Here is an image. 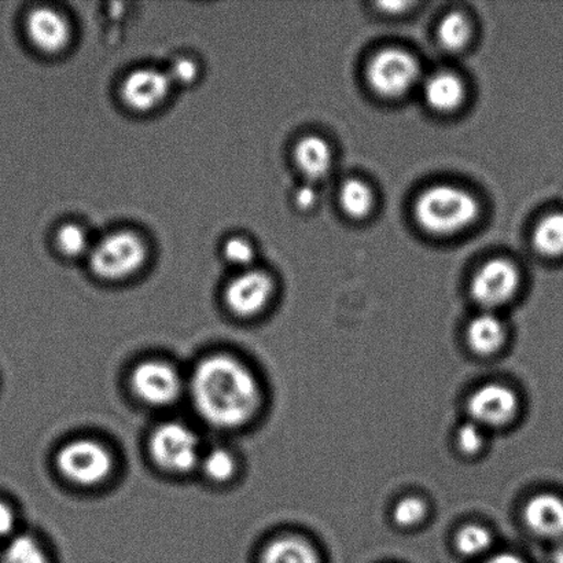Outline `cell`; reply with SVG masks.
Segmentation results:
<instances>
[{
    "label": "cell",
    "instance_id": "obj_24",
    "mask_svg": "<svg viewBox=\"0 0 563 563\" xmlns=\"http://www.w3.org/2000/svg\"><path fill=\"white\" fill-rule=\"evenodd\" d=\"M455 544L462 555L478 556L487 553L493 544V537L487 528L467 526L457 532Z\"/></svg>",
    "mask_w": 563,
    "mask_h": 563
},
{
    "label": "cell",
    "instance_id": "obj_29",
    "mask_svg": "<svg viewBox=\"0 0 563 563\" xmlns=\"http://www.w3.org/2000/svg\"><path fill=\"white\" fill-rule=\"evenodd\" d=\"M15 528L14 511L9 505L0 501V539L13 538Z\"/></svg>",
    "mask_w": 563,
    "mask_h": 563
},
{
    "label": "cell",
    "instance_id": "obj_2",
    "mask_svg": "<svg viewBox=\"0 0 563 563\" xmlns=\"http://www.w3.org/2000/svg\"><path fill=\"white\" fill-rule=\"evenodd\" d=\"M419 225L434 235L460 233L476 222L479 206L476 197L455 186H434L418 197L413 208Z\"/></svg>",
    "mask_w": 563,
    "mask_h": 563
},
{
    "label": "cell",
    "instance_id": "obj_10",
    "mask_svg": "<svg viewBox=\"0 0 563 563\" xmlns=\"http://www.w3.org/2000/svg\"><path fill=\"white\" fill-rule=\"evenodd\" d=\"M167 71L156 68L132 70L120 87L121 101L137 113L153 112L167 101L173 90Z\"/></svg>",
    "mask_w": 563,
    "mask_h": 563
},
{
    "label": "cell",
    "instance_id": "obj_30",
    "mask_svg": "<svg viewBox=\"0 0 563 563\" xmlns=\"http://www.w3.org/2000/svg\"><path fill=\"white\" fill-rule=\"evenodd\" d=\"M318 196L311 186H302L297 190L295 201L300 209H311L317 203Z\"/></svg>",
    "mask_w": 563,
    "mask_h": 563
},
{
    "label": "cell",
    "instance_id": "obj_33",
    "mask_svg": "<svg viewBox=\"0 0 563 563\" xmlns=\"http://www.w3.org/2000/svg\"><path fill=\"white\" fill-rule=\"evenodd\" d=\"M553 563H563V540L556 545L553 554Z\"/></svg>",
    "mask_w": 563,
    "mask_h": 563
},
{
    "label": "cell",
    "instance_id": "obj_1",
    "mask_svg": "<svg viewBox=\"0 0 563 563\" xmlns=\"http://www.w3.org/2000/svg\"><path fill=\"white\" fill-rule=\"evenodd\" d=\"M189 388L198 416L214 429L245 427L261 407V386L255 375L228 355L208 356L198 363Z\"/></svg>",
    "mask_w": 563,
    "mask_h": 563
},
{
    "label": "cell",
    "instance_id": "obj_25",
    "mask_svg": "<svg viewBox=\"0 0 563 563\" xmlns=\"http://www.w3.org/2000/svg\"><path fill=\"white\" fill-rule=\"evenodd\" d=\"M223 257L224 261L231 264V266L250 269L256 258L255 245L244 236H231L223 245Z\"/></svg>",
    "mask_w": 563,
    "mask_h": 563
},
{
    "label": "cell",
    "instance_id": "obj_15",
    "mask_svg": "<svg viewBox=\"0 0 563 563\" xmlns=\"http://www.w3.org/2000/svg\"><path fill=\"white\" fill-rule=\"evenodd\" d=\"M507 330L496 314L484 312L474 318L467 328V342L478 355H493L505 345Z\"/></svg>",
    "mask_w": 563,
    "mask_h": 563
},
{
    "label": "cell",
    "instance_id": "obj_8",
    "mask_svg": "<svg viewBox=\"0 0 563 563\" xmlns=\"http://www.w3.org/2000/svg\"><path fill=\"white\" fill-rule=\"evenodd\" d=\"M275 290L272 275L262 269H245L224 289V302L235 317L252 318L266 309Z\"/></svg>",
    "mask_w": 563,
    "mask_h": 563
},
{
    "label": "cell",
    "instance_id": "obj_13",
    "mask_svg": "<svg viewBox=\"0 0 563 563\" xmlns=\"http://www.w3.org/2000/svg\"><path fill=\"white\" fill-rule=\"evenodd\" d=\"M523 520L538 537L563 540V499L554 494H540L528 501Z\"/></svg>",
    "mask_w": 563,
    "mask_h": 563
},
{
    "label": "cell",
    "instance_id": "obj_28",
    "mask_svg": "<svg viewBox=\"0 0 563 563\" xmlns=\"http://www.w3.org/2000/svg\"><path fill=\"white\" fill-rule=\"evenodd\" d=\"M457 445L467 455L477 454L485 445V429L474 422H467L457 430Z\"/></svg>",
    "mask_w": 563,
    "mask_h": 563
},
{
    "label": "cell",
    "instance_id": "obj_26",
    "mask_svg": "<svg viewBox=\"0 0 563 563\" xmlns=\"http://www.w3.org/2000/svg\"><path fill=\"white\" fill-rule=\"evenodd\" d=\"M428 515L427 504L416 496H408L396 505L394 520L401 528H412L421 523Z\"/></svg>",
    "mask_w": 563,
    "mask_h": 563
},
{
    "label": "cell",
    "instance_id": "obj_17",
    "mask_svg": "<svg viewBox=\"0 0 563 563\" xmlns=\"http://www.w3.org/2000/svg\"><path fill=\"white\" fill-rule=\"evenodd\" d=\"M532 244L540 255L549 258L563 257V212L545 214L534 225Z\"/></svg>",
    "mask_w": 563,
    "mask_h": 563
},
{
    "label": "cell",
    "instance_id": "obj_32",
    "mask_svg": "<svg viewBox=\"0 0 563 563\" xmlns=\"http://www.w3.org/2000/svg\"><path fill=\"white\" fill-rule=\"evenodd\" d=\"M379 5H380V8H383L386 11H391V9H395V10H397V13H399L400 9H406L410 4L400 2V3H383Z\"/></svg>",
    "mask_w": 563,
    "mask_h": 563
},
{
    "label": "cell",
    "instance_id": "obj_12",
    "mask_svg": "<svg viewBox=\"0 0 563 563\" xmlns=\"http://www.w3.org/2000/svg\"><path fill=\"white\" fill-rule=\"evenodd\" d=\"M26 36L38 52L48 55L63 53L69 46L71 30L68 19L53 8H36L25 20Z\"/></svg>",
    "mask_w": 563,
    "mask_h": 563
},
{
    "label": "cell",
    "instance_id": "obj_7",
    "mask_svg": "<svg viewBox=\"0 0 563 563\" xmlns=\"http://www.w3.org/2000/svg\"><path fill=\"white\" fill-rule=\"evenodd\" d=\"M131 389L147 406L168 407L179 399L184 383L170 364L146 361L137 364L132 372Z\"/></svg>",
    "mask_w": 563,
    "mask_h": 563
},
{
    "label": "cell",
    "instance_id": "obj_11",
    "mask_svg": "<svg viewBox=\"0 0 563 563\" xmlns=\"http://www.w3.org/2000/svg\"><path fill=\"white\" fill-rule=\"evenodd\" d=\"M518 408L515 390L500 384L484 385L467 400L472 422L484 429L506 427L516 418Z\"/></svg>",
    "mask_w": 563,
    "mask_h": 563
},
{
    "label": "cell",
    "instance_id": "obj_19",
    "mask_svg": "<svg viewBox=\"0 0 563 563\" xmlns=\"http://www.w3.org/2000/svg\"><path fill=\"white\" fill-rule=\"evenodd\" d=\"M340 201L347 217L363 219L373 211V190L362 180L350 179L341 187Z\"/></svg>",
    "mask_w": 563,
    "mask_h": 563
},
{
    "label": "cell",
    "instance_id": "obj_20",
    "mask_svg": "<svg viewBox=\"0 0 563 563\" xmlns=\"http://www.w3.org/2000/svg\"><path fill=\"white\" fill-rule=\"evenodd\" d=\"M55 247L68 258L88 256L92 250L90 234L79 223H65L55 233Z\"/></svg>",
    "mask_w": 563,
    "mask_h": 563
},
{
    "label": "cell",
    "instance_id": "obj_16",
    "mask_svg": "<svg viewBox=\"0 0 563 563\" xmlns=\"http://www.w3.org/2000/svg\"><path fill=\"white\" fill-rule=\"evenodd\" d=\"M295 162L308 179L318 180L329 173L333 154L322 137L309 135L302 137L295 147Z\"/></svg>",
    "mask_w": 563,
    "mask_h": 563
},
{
    "label": "cell",
    "instance_id": "obj_3",
    "mask_svg": "<svg viewBox=\"0 0 563 563\" xmlns=\"http://www.w3.org/2000/svg\"><path fill=\"white\" fill-rule=\"evenodd\" d=\"M147 256L145 240L132 230H118L102 236L88 255L92 273L104 280L134 277L145 266Z\"/></svg>",
    "mask_w": 563,
    "mask_h": 563
},
{
    "label": "cell",
    "instance_id": "obj_27",
    "mask_svg": "<svg viewBox=\"0 0 563 563\" xmlns=\"http://www.w3.org/2000/svg\"><path fill=\"white\" fill-rule=\"evenodd\" d=\"M200 65L191 57H178L170 63L167 75L173 86L189 87L200 77Z\"/></svg>",
    "mask_w": 563,
    "mask_h": 563
},
{
    "label": "cell",
    "instance_id": "obj_9",
    "mask_svg": "<svg viewBox=\"0 0 563 563\" xmlns=\"http://www.w3.org/2000/svg\"><path fill=\"white\" fill-rule=\"evenodd\" d=\"M520 289V273L506 258H494L478 269L472 282V296L479 306L494 309L505 306Z\"/></svg>",
    "mask_w": 563,
    "mask_h": 563
},
{
    "label": "cell",
    "instance_id": "obj_6",
    "mask_svg": "<svg viewBox=\"0 0 563 563\" xmlns=\"http://www.w3.org/2000/svg\"><path fill=\"white\" fill-rule=\"evenodd\" d=\"M418 60L400 48H385L374 55L367 68L373 90L384 98H399L411 90L419 79Z\"/></svg>",
    "mask_w": 563,
    "mask_h": 563
},
{
    "label": "cell",
    "instance_id": "obj_23",
    "mask_svg": "<svg viewBox=\"0 0 563 563\" xmlns=\"http://www.w3.org/2000/svg\"><path fill=\"white\" fill-rule=\"evenodd\" d=\"M203 476L213 483H225L233 478L236 468L235 457L229 450L212 449L201 456L200 465Z\"/></svg>",
    "mask_w": 563,
    "mask_h": 563
},
{
    "label": "cell",
    "instance_id": "obj_18",
    "mask_svg": "<svg viewBox=\"0 0 563 563\" xmlns=\"http://www.w3.org/2000/svg\"><path fill=\"white\" fill-rule=\"evenodd\" d=\"M262 563H320L319 555L306 540L280 538L264 550Z\"/></svg>",
    "mask_w": 563,
    "mask_h": 563
},
{
    "label": "cell",
    "instance_id": "obj_31",
    "mask_svg": "<svg viewBox=\"0 0 563 563\" xmlns=\"http://www.w3.org/2000/svg\"><path fill=\"white\" fill-rule=\"evenodd\" d=\"M484 563H526V561H523L521 556H518L512 553H500L490 556V559H488Z\"/></svg>",
    "mask_w": 563,
    "mask_h": 563
},
{
    "label": "cell",
    "instance_id": "obj_21",
    "mask_svg": "<svg viewBox=\"0 0 563 563\" xmlns=\"http://www.w3.org/2000/svg\"><path fill=\"white\" fill-rule=\"evenodd\" d=\"M472 37V25L461 13L446 14L439 25L441 46L450 52H460Z\"/></svg>",
    "mask_w": 563,
    "mask_h": 563
},
{
    "label": "cell",
    "instance_id": "obj_14",
    "mask_svg": "<svg viewBox=\"0 0 563 563\" xmlns=\"http://www.w3.org/2000/svg\"><path fill=\"white\" fill-rule=\"evenodd\" d=\"M465 85L451 71H439L429 77L423 96L430 108L438 112H454L465 101Z\"/></svg>",
    "mask_w": 563,
    "mask_h": 563
},
{
    "label": "cell",
    "instance_id": "obj_4",
    "mask_svg": "<svg viewBox=\"0 0 563 563\" xmlns=\"http://www.w3.org/2000/svg\"><path fill=\"white\" fill-rule=\"evenodd\" d=\"M113 465L107 446L91 439L69 441L55 457L60 476L80 487L102 484L112 474Z\"/></svg>",
    "mask_w": 563,
    "mask_h": 563
},
{
    "label": "cell",
    "instance_id": "obj_22",
    "mask_svg": "<svg viewBox=\"0 0 563 563\" xmlns=\"http://www.w3.org/2000/svg\"><path fill=\"white\" fill-rule=\"evenodd\" d=\"M0 563H48V559L35 538L16 534L5 545Z\"/></svg>",
    "mask_w": 563,
    "mask_h": 563
},
{
    "label": "cell",
    "instance_id": "obj_5",
    "mask_svg": "<svg viewBox=\"0 0 563 563\" xmlns=\"http://www.w3.org/2000/svg\"><path fill=\"white\" fill-rule=\"evenodd\" d=\"M154 463L168 473H187L200 465V439L191 428L179 422L159 424L148 440Z\"/></svg>",
    "mask_w": 563,
    "mask_h": 563
}]
</instances>
